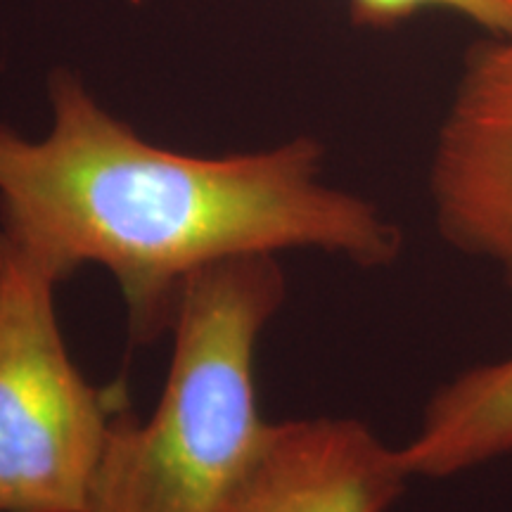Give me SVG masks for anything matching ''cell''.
<instances>
[{
  "instance_id": "2",
  "label": "cell",
  "mask_w": 512,
  "mask_h": 512,
  "mask_svg": "<svg viewBox=\"0 0 512 512\" xmlns=\"http://www.w3.org/2000/svg\"><path fill=\"white\" fill-rule=\"evenodd\" d=\"M283 299L275 254L230 256L185 280L162 399L145 422L128 411L114 422L91 512H226L273 427L254 361Z\"/></svg>"
},
{
  "instance_id": "4",
  "label": "cell",
  "mask_w": 512,
  "mask_h": 512,
  "mask_svg": "<svg viewBox=\"0 0 512 512\" xmlns=\"http://www.w3.org/2000/svg\"><path fill=\"white\" fill-rule=\"evenodd\" d=\"M441 235L512 287V38L467 62L434 145Z\"/></svg>"
},
{
  "instance_id": "5",
  "label": "cell",
  "mask_w": 512,
  "mask_h": 512,
  "mask_svg": "<svg viewBox=\"0 0 512 512\" xmlns=\"http://www.w3.org/2000/svg\"><path fill=\"white\" fill-rule=\"evenodd\" d=\"M411 475L358 420H287L226 512H387Z\"/></svg>"
},
{
  "instance_id": "3",
  "label": "cell",
  "mask_w": 512,
  "mask_h": 512,
  "mask_svg": "<svg viewBox=\"0 0 512 512\" xmlns=\"http://www.w3.org/2000/svg\"><path fill=\"white\" fill-rule=\"evenodd\" d=\"M57 280L0 235V512H91L124 387H95L64 347Z\"/></svg>"
},
{
  "instance_id": "6",
  "label": "cell",
  "mask_w": 512,
  "mask_h": 512,
  "mask_svg": "<svg viewBox=\"0 0 512 512\" xmlns=\"http://www.w3.org/2000/svg\"><path fill=\"white\" fill-rule=\"evenodd\" d=\"M512 451V356L465 370L441 387L406 446L411 477H451Z\"/></svg>"
},
{
  "instance_id": "1",
  "label": "cell",
  "mask_w": 512,
  "mask_h": 512,
  "mask_svg": "<svg viewBox=\"0 0 512 512\" xmlns=\"http://www.w3.org/2000/svg\"><path fill=\"white\" fill-rule=\"evenodd\" d=\"M53 121L31 140L0 124V235L62 283L105 266L136 342L171 330L185 280L230 256L320 249L387 266L401 233L354 192L323 181V147L200 157L159 147L67 69L48 79Z\"/></svg>"
},
{
  "instance_id": "7",
  "label": "cell",
  "mask_w": 512,
  "mask_h": 512,
  "mask_svg": "<svg viewBox=\"0 0 512 512\" xmlns=\"http://www.w3.org/2000/svg\"><path fill=\"white\" fill-rule=\"evenodd\" d=\"M425 8L453 10L501 38H512V0H351V15L370 27H389Z\"/></svg>"
}]
</instances>
